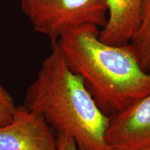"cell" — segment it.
Listing matches in <instances>:
<instances>
[{
	"instance_id": "9c48e42d",
	"label": "cell",
	"mask_w": 150,
	"mask_h": 150,
	"mask_svg": "<svg viewBox=\"0 0 150 150\" xmlns=\"http://www.w3.org/2000/svg\"><path fill=\"white\" fill-rule=\"evenodd\" d=\"M56 143L58 150H83L69 135L59 133L56 136Z\"/></svg>"
},
{
	"instance_id": "ba28073f",
	"label": "cell",
	"mask_w": 150,
	"mask_h": 150,
	"mask_svg": "<svg viewBox=\"0 0 150 150\" xmlns=\"http://www.w3.org/2000/svg\"><path fill=\"white\" fill-rule=\"evenodd\" d=\"M16 107L10 93L0 85V127L8 125L12 120Z\"/></svg>"
},
{
	"instance_id": "277c9868",
	"label": "cell",
	"mask_w": 150,
	"mask_h": 150,
	"mask_svg": "<svg viewBox=\"0 0 150 150\" xmlns=\"http://www.w3.org/2000/svg\"><path fill=\"white\" fill-rule=\"evenodd\" d=\"M105 140L112 150L150 149V93L108 116Z\"/></svg>"
},
{
	"instance_id": "8992f818",
	"label": "cell",
	"mask_w": 150,
	"mask_h": 150,
	"mask_svg": "<svg viewBox=\"0 0 150 150\" xmlns=\"http://www.w3.org/2000/svg\"><path fill=\"white\" fill-rule=\"evenodd\" d=\"M142 0H106L107 22L99 39L111 45L128 44L139 25Z\"/></svg>"
},
{
	"instance_id": "52a82bcc",
	"label": "cell",
	"mask_w": 150,
	"mask_h": 150,
	"mask_svg": "<svg viewBox=\"0 0 150 150\" xmlns=\"http://www.w3.org/2000/svg\"><path fill=\"white\" fill-rule=\"evenodd\" d=\"M129 43L142 70L150 72V0H142L139 25Z\"/></svg>"
},
{
	"instance_id": "30bf717a",
	"label": "cell",
	"mask_w": 150,
	"mask_h": 150,
	"mask_svg": "<svg viewBox=\"0 0 150 150\" xmlns=\"http://www.w3.org/2000/svg\"><path fill=\"white\" fill-rule=\"evenodd\" d=\"M142 150H150V149H142Z\"/></svg>"
},
{
	"instance_id": "5b68a950",
	"label": "cell",
	"mask_w": 150,
	"mask_h": 150,
	"mask_svg": "<svg viewBox=\"0 0 150 150\" xmlns=\"http://www.w3.org/2000/svg\"><path fill=\"white\" fill-rule=\"evenodd\" d=\"M0 150H58L52 129L40 114L23 104L0 127Z\"/></svg>"
},
{
	"instance_id": "7a4b0ae2",
	"label": "cell",
	"mask_w": 150,
	"mask_h": 150,
	"mask_svg": "<svg viewBox=\"0 0 150 150\" xmlns=\"http://www.w3.org/2000/svg\"><path fill=\"white\" fill-rule=\"evenodd\" d=\"M28 88L24 105L40 114L56 134L69 135L83 150H112L105 134L108 116L102 112L83 81L67 66L56 42Z\"/></svg>"
},
{
	"instance_id": "6da1fadb",
	"label": "cell",
	"mask_w": 150,
	"mask_h": 150,
	"mask_svg": "<svg viewBox=\"0 0 150 150\" xmlns=\"http://www.w3.org/2000/svg\"><path fill=\"white\" fill-rule=\"evenodd\" d=\"M95 25L71 30L57 40L67 66L81 78L99 109L110 116L150 93V72L142 69L129 43L99 39Z\"/></svg>"
},
{
	"instance_id": "3957f363",
	"label": "cell",
	"mask_w": 150,
	"mask_h": 150,
	"mask_svg": "<svg viewBox=\"0 0 150 150\" xmlns=\"http://www.w3.org/2000/svg\"><path fill=\"white\" fill-rule=\"evenodd\" d=\"M33 29L56 42L71 31L87 25L104 27L106 0H20Z\"/></svg>"
}]
</instances>
